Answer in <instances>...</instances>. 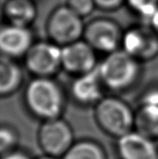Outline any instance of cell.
I'll use <instances>...</instances> for the list:
<instances>
[{"label": "cell", "mask_w": 158, "mask_h": 159, "mask_svg": "<svg viewBox=\"0 0 158 159\" xmlns=\"http://www.w3.org/2000/svg\"><path fill=\"white\" fill-rule=\"evenodd\" d=\"M23 59L34 77H52L61 68V47L50 40L34 41Z\"/></svg>", "instance_id": "obj_5"}, {"label": "cell", "mask_w": 158, "mask_h": 159, "mask_svg": "<svg viewBox=\"0 0 158 159\" xmlns=\"http://www.w3.org/2000/svg\"><path fill=\"white\" fill-rule=\"evenodd\" d=\"M126 3L146 21V25L158 10V0H126Z\"/></svg>", "instance_id": "obj_18"}, {"label": "cell", "mask_w": 158, "mask_h": 159, "mask_svg": "<svg viewBox=\"0 0 158 159\" xmlns=\"http://www.w3.org/2000/svg\"><path fill=\"white\" fill-rule=\"evenodd\" d=\"M33 159H58L57 157H50V156H47V155H45L43 154V156H40V157H37Z\"/></svg>", "instance_id": "obj_23"}, {"label": "cell", "mask_w": 158, "mask_h": 159, "mask_svg": "<svg viewBox=\"0 0 158 159\" xmlns=\"http://www.w3.org/2000/svg\"><path fill=\"white\" fill-rule=\"evenodd\" d=\"M97 70L105 88L123 90L131 87L139 77L140 61L124 51H113L98 64Z\"/></svg>", "instance_id": "obj_2"}, {"label": "cell", "mask_w": 158, "mask_h": 159, "mask_svg": "<svg viewBox=\"0 0 158 159\" xmlns=\"http://www.w3.org/2000/svg\"><path fill=\"white\" fill-rule=\"evenodd\" d=\"M19 143L20 133L18 129L9 124L0 125V157L19 149Z\"/></svg>", "instance_id": "obj_16"}, {"label": "cell", "mask_w": 158, "mask_h": 159, "mask_svg": "<svg viewBox=\"0 0 158 159\" xmlns=\"http://www.w3.org/2000/svg\"><path fill=\"white\" fill-rule=\"evenodd\" d=\"M27 111L43 121L61 117L65 100L60 85L52 77H34L23 92Z\"/></svg>", "instance_id": "obj_1"}, {"label": "cell", "mask_w": 158, "mask_h": 159, "mask_svg": "<svg viewBox=\"0 0 158 159\" xmlns=\"http://www.w3.org/2000/svg\"><path fill=\"white\" fill-rule=\"evenodd\" d=\"M104 85L96 69L88 73L79 75L74 80L71 91L73 97L83 104H96L103 97L102 91Z\"/></svg>", "instance_id": "obj_12"}, {"label": "cell", "mask_w": 158, "mask_h": 159, "mask_svg": "<svg viewBox=\"0 0 158 159\" xmlns=\"http://www.w3.org/2000/svg\"><path fill=\"white\" fill-rule=\"evenodd\" d=\"M0 159H33L30 157V156L27 154V153H25V152H23V151H21V150H20V149H17V150H15V151H13V152H11V153H8V154H7V155H5V156H2V157H0Z\"/></svg>", "instance_id": "obj_21"}, {"label": "cell", "mask_w": 158, "mask_h": 159, "mask_svg": "<svg viewBox=\"0 0 158 159\" xmlns=\"http://www.w3.org/2000/svg\"><path fill=\"white\" fill-rule=\"evenodd\" d=\"M95 117L101 129L119 138L135 127V115L131 108L115 97L102 98L95 107Z\"/></svg>", "instance_id": "obj_3"}, {"label": "cell", "mask_w": 158, "mask_h": 159, "mask_svg": "<svg viewBox=\"0 0 158 159\" xmlns=\"http://www.w3.org/2000/svg\"><path fill=\"white\" fill-rule=\"evenodd\" d=\"M94 2L96 7L106 10H113L118 8L126 0H94Z\"/></svg>", "instance_id": "obj_20"}, {"label": "cell", "mask_w": 158, "mask_h": 159, "mask_svg": "<svg viewBox=\"0 0 158 159\" xmlns=\"http://www.w3.org/2000/svg\"><path fill=\"white\" fill-rule=\"evenodd\" d=\"M121 31L118 25L108 19H96L85 26L84 40L96 51L107 54L119 49L122 41Z\"/></svg>", "instance_id": "obj_7"}, {"label": "cell", "mask_w": 158, "mask_h": 159, "mask_svg": "<svg viewBox=\"0 0 158 159\" xmlns=\"http://www.w3.org/2000/svg\"><path fill=\"white\" fill-rule=\"evenodd\" d=\"M116 147L122 159H158V149L154 140L137 130L117 138Z\"/></svg>", "instance_id": "obj_11"}, {"label": "cell", "mask_w": 158, "mask_h": 159, "mask_svg": "<svg viewBox=\"0 0 158 159\" xmlns=\"http://www.w3.org/2000/svg\"><path fill=\"white\" fill-rule=\"evenodd\" d=\"M121 46L138 61L150 60L158 54V35L149 25L133 27L123 34Z\"/></svg>", "instance_id": "obj_8"}, {"label": "cell", "mask_w": 158, "mask_h": 159, "mask_svg": "<svg viewBox=\"0 0 158 159\" xmlns=\"http://www.w3.org/2000/svg\"><path fill=\"white\" fill-rule=\"evenodd\" d=\"M34 42L30 28L8 23L0 27V53L7 57L23 58Z\"/></svg>", "instance_id": "obj_10"}, {"label": "cell", "mask_w": 158, "mask_h": 159, "mask_svg": "<svg viewBox=\"0 0 158 159\" xmlns=\"http://www.w3.org/2000/svg\"><path fill=\"white\" fill-rule=\"evenodd\" d=\"M82 19L67 5L55 8L46 24L48 39L61 47L80 40L85 30Z\"/></svg>", "instance_id": "obj_4"}, {"label": "cell", "mask_w": 158, "mask_h": 159, "mask_svg": "<svg viewBox=\"0 0 158 159\" xmlns=\"http://www.w3.org/2000/svg\"><path fill=\"white\" fill-rule=\"evenodd\" d=\"M61 157L62 159H106V155L99 143L92 141H81L74 143Z\"/></svg>", "instance_id": "obj_15"}, {"label": "cell", "mask_w": 158, "mask_h": 159, "mask_svg": "<svg viewBox=\"0 0 158 159\" xmlns=\"http://www.w3.org/2000/svg\"><path fill=\"white\" fill-rule=\"evenodd\" d=\"M137 115L158 123V89H152L143 96Z\"/></svg>", "instance_id": "obj_17"}, {"label": "cell", "mask_w": 158, "mask_h": 159, "mask_svg": "<svg viewBox=\"0 0 158 159\" xmlns=\"http://www.w3.org/2000/svg\"><path fill=\"white\" fill-rule=\"evenodd\" d=\"M95 49L85 40L61 47V68L76 75L93 71L98 66Z\"/></svg>", "instance_id": "obj_9"}, {"label": "cell", "mask_w": 158, "mask_h": 159, "mask_svg": "<svg viewBox=\"0 0 158 159\" xmlns=\"http://www.w3.org/2000/svg\"><path fill=\"white\" fill-rule=\"evenodd\" d=\"M67 6L82 18L88 16L96 7L94 0H68Z\"/></svg>", "instance_id": "obj_19"}, {"label": "cell", "mask_w": 158, "mask_h": 159, "mask_svg": "<svg viewBox=\"0 0 158 159\" xmlns=\"http://www.w3.org/2000/svg\"><path fill=\"white\" fill-rule=\"evenodd\" d=\"M23 82V72L14 59L0 53V98L16 93Z\"/></svg>", "instance_id": "obj_13"}, {"label": "cell", "mask_w": 158, "mask_h": 159, "mask_svg": "<svg viewBox=\"0 0 158 159\" xmlns=\"http://www.w3.org/2000/svg\"><path fill=\"white\" fill-rule=\"evenodd\" d=\"M158 35V10L156 12V14L154 15V17L152 18V20H150L149 24H148Z\"/></svg>", "instance_id": "obj_22"}, {"label": "cell", "mask_w": 158, "mask_h": 159, "mask_svg": "<svg viewBox=\"0 0 158 159\" xmlns=\"http://www.w3.org/2000/svg\"><path fill=\"white\" fill-rule=\"evenodd\" d=\"M37 10L32 0H7L3 15L8 24L30 28L36 19Z\"/></svg>", "instance_id": "obj_14"}, {"label": "cell", "mask_w": 158, "mask_h": 159, "mask_svg": "<svg viewBox=\"0 0 158 159\" xmlns=\"http://www.w3.org/2000/svg\"><path fill=\"white\" fill-rule=\"evenodd\" d=\"M37 143L43 154L62 157L74 144L72 128L61 117L43 121L37 131Z\"/></svg>", "instance_id": "obj_6"}]
</instances>
